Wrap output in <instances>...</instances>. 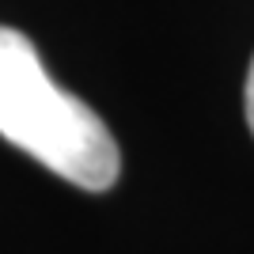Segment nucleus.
I'll return each instance as SVG.
<instances>
[{"label": "nucleus", "mask_w": 254, "mask_h": 254, "mask_svg": "<svg viewBox=\"0 0 254 254\" xmlns=\"http://www.w3.org/2000/svg\"><path fill=\"white\" fill-rule=\"evenodd\" d=\"M247 122L254 133V57H251V72H247Z\"/></svg>", "instance_id": "f03ea898"}, {"label": "nucleus", "mask_w": 254, "mask_h": 254, "mask_svg": "<svg viewBox=\"0 0 254 254\" xmlns=\"http://www.w3.org/2000/svg\"><path fill=\"white\" fill-rule=\"evenodd\" d=\"M0 137L80 190L118 182L122 152L103 118L50 80L31 38L0 27Z\"/></svg>", "instance_id": "f257e3e1"}]
</instances>
